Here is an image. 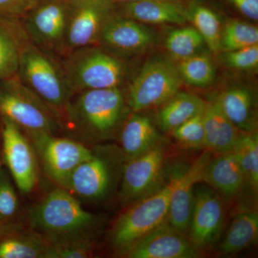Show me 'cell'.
Wrapping results in <instances>:
<instances>
[{
    "label": "cell",
    "mask_w": 258,
    "mask_h": 258,
    "mask_svg": "<svg viewBox=\"0 0 258 258\" xmlns=\"http://www.w3.org/2000/svg\"><path fill=\"white\" fill-rule=\"evenodd\" d=\"M18 76L27 87L55 112L61 123L64 107L74 93L60 62L28 40L22 47Z\"/></svg>",
    "instance_id": "cell-5"
},
{
    "label": "cell",
    "mask_w": 258,
    "mask_h": 258,
    "mask_svg": "<svg viewBox=\"0 0 258 258\" xmlns=\"http://www.w3.org/2000/svg\"><path fill=\"white\" fill-rule=\"evenodd\" d=\"M121 12L122 16L142 24H184L187 21L186 8L175 0H144L123 3Z\"/></svg>",
    "instance_id": "cell-21"
},
{
    "label": "cell",
    "mask_w": 258,
    "mask_h": 258,
    "mask_svg": "<svg viewBox=\"0 0 258 258\" xmlns=\"http://www.w3.org/2000/svg\"><path fill=\"white\" fill-rule=\"evenodd\" d=\"M2 149L1 147H0V173H1L2 169H1V158H2Z\"/></svg>",
    "instance_id": "cell-41"
},
{
    "label": "cell",
    "mask_w": 258,
    "mask_h": 258,
    "mask_svg": "<svg viewBox=\"0 0 258 258\" xmlns=\"http://www.w3.org/2000/svg\"><path fill=\"white\" fill-rule=\"evenodd\" d=\"M258 44V28L240 20H230L222 30L221 50H239Z\"/></svg>",
    "instance_id": "cell-32"
},
{
    "label": "cell",
    "mask_w": 258,
    "mask_h": 258,
    "mask_svg": "<svg viewBox=\"0 0 258 258\" xmlns=\"http://www.w3.org/2000/svg\"><path fill=\"white\" fill-rule=\"evenodd\" d=\"M131 112L121 88L86 90L71 97L61 124L67 137L93 147L118 140Z\"/></svg>",
    "instance_id": "cell-1"
},
{
    "label": "cell",
    "mask_w": 258,
    "mask_h": 258,
    "mask_svg": "<svg viewBox=\"0 0 258 258\" xmlns=\"http://www.w3.org/2000/svg\"><path fill=\"white\" fill-rule=\"evenodd\" d=\"M28 40L22 24L0 18V83L18 76L22 47Z\"/></svg>",
    "instance_id": "cell-23"
},
{
    "label": "cell",
    "mask_w": 258,
    "mask_h": 258,
    "mask_svg": "<svg viewBox=\"0 0 258 258\" xmlns=\"http://www.w3.org/2000/svg\"><path fill=\"white\" fill-rule=\"evenodd\" d=\"M203 111L171 131L173 137L181 146L190 149L206 148Z\"/></svg>",
    "instance_id": "cell-33"
},
{
    "label": "cell",
    "mask_w": 258,
    "mask_h": 258,
    "mask_svg": "<svg viewBox=\"0 0 258 258\" xmlns=\"http://www.w3.org/2000/svg\"><path fill=\"white\" fill-rule=\"evenodd\" d=\"M126 161L119 146L101 144L73 171L64 188L82 203H100L118 189Z\"/></svg>",
    "instance_id": "cell-2"
},
{
    "label": "cell",
    "mask_w": 258,
    "mask_h": 258,
    "mask_svg": "<svg viewBox=\"0 0 258 258\" xmlns=\"http://www.w3.org/2000/svg\"><path fill=\"white\" fill-rule=\"evenodd\" d=\"M166 150L163 142L133 159L125 161L118 188L122 207L145 198L166 182Z\"/></svg>",
    "instance_id": "cell-11"
},
{
    "label": "cell",
    "mask_w": 258,
    "mask_h": 258,
    "mask_svg": "<svg viewBox=\"0 0 258 258\" xmlns=\"http://www.w3.org/2000/svg\"><path fill=\"white\" fill-rule=\"evenodd\" d=\"M60 64L74 94L86 90L121 88L128 74L123 59L98 45L64 54Z\"/></svg>",
    "instance_id": "cell-4"
},
{
    "label": "cell",
    "mask_w": 258,
    "mask_h": 258,
    "mask_svg": "<svg viewBox=\"0 0 258 258\" xmlns=\"http://www.w3.org/2000/svg\"><path fill=\"white\" fill-rule=\"evenodd\" d=\"M37 2L38 0H0V18L25 16Z\"/></svg>",
    "instance_id": "cell-36"
},
{
    "label": "cell",
    "mask_w": 258,
    "mask_h": 258,
    "mask_svg": "<svg viewBox=\"0 0 258 258\" xmlns=\"http://www.w3.org/2000/svg\"><path fill=\"white\" fill-rule=\"evenodd\" d=\"M239 12L250 20H258V0H227Z\"/></svg>",
    "instance_id": "cell-37"
},
{
    "label": "cell",
    "mask_w": 258,
    "mask_h": 258,
    "mask_svg": "<svg viewBox=\"0 0 258 258\" xmlns=\"http://www.w3.org/2000/svg\"><path fill=\"white\" fill-rule=\"evenodd\" d=\"M212 100L240 132L248 133L257 131V98L248 86L232 85L220 91Z\"/></svg>",
    "instance_id": "cell-18"
},
{
    "label": "cell",
    "mask_w": 258,
    "mask_h": 258,
    "mask_svg": "<svg viewBox=\"0 0 258 258\" xmlns=\"http://www.w3.org/2000/svg\"><path fill=\"white\" fill-rule=\"evenodd\" d=\"M258 214L243 211L236 215L220 246L222 254L238 253L248 248L257 240Z\"/></svg>",
    "instance_id": "cell-25"
},
{
    "label": "cell",
    "mask_w": 258,
    "mask_h": 258,
    "mask_svg": "<svg viewBox=\"0 0 258 258\" xmlns=\"http://www.w3.org/2000/svg\"><path fill=\"white\" fill-rule=\"evenodd\" d=\"M183 82L197 88L210 86L216 77L215 63L208 54L199 52L176 66Z\"/></svg>",
    "instance_id": "cell-30"
},
{
    "label": "cell",
    "mask_w": 258,
    "mask_h": 258,
    "mask_svg": "<svg viewBox=\"0 0 258 258\" xmlns=\"http://www.w3.org/2000/svg\"><path fill=\"white\" fill-rule=\"evenodd\" d=\"M154 32L132 19L111 15L102 30L98 45L120 58L142 53L154 45Z\"/></svg>",
    "instance_id": "cell-16"
},
{
    "label": "cell",
    "mask_w": 258,
    "mask_h": 258,
    "mask_svg": "<svg viewBox=\"0 0 258 258\" xmlns=\"http://www.w3.org/2000/svg\"><path fill=\"white\" fill-rule=\"evenodd\" d=\"M71 10L67 0L37 2L22 23L29 40L49 53L63 54Z\"/></svg>",
    "instance_id": "cell-10"
},
{
    "label": "cell",
    "mask_w": 258,
    "mask_h": 258,
    "mask_svg": "<svg viewBox=\"0 0 258 258\" xmlns=\"http://www.w3.org/2000/svg\"><path fill=\"white\" fill-rule=\"evenodd\" d=\"M233 152L248 185L254 193L258 189V135L255 132H241Z\"/></svg>",
    "instance_id": "cell-29"
},
{
    "label": "cell",
    "mask_w": 258,
    "mask_h": 258,
    "mask_svg": "<svg viewBox=\"0 0 258 258\" xmlns=\"http://www.w3.org/2000/svg\"><path fill=\"white\" fill-rule=\"evenodd\" d=\"M106 2L109 3L110 4H113V3H135V2L144 1V0H106Z\"/></svg>",
    "instance_id": "cell-39"
},
{
    "label": "cell",
    "mask_w": 258,
    "mask_h": 258,
    "mask_svg": "<svg viewBox=\"0 0 258 258\" xmlns=\"http://www.w3.org/2000/svg\"><path fill=\"white\" fill-rule=\"evenodd\" d=\"M23 227H25L21 222L13 221L5 222L4 225L0 227V240L5 236L10 235V234L13 233V232L20 230V229L23 228Z\"/></svg>",
    "instance_id": "cell-38"
},
{
    "label": "cell",
    "mask_w": 258,
    "mask_h": 258,
    "mask_svg": "<svg viewBox=\"0 0 258 258\" xmlns=\"http://www.w3.org/2000/svg\"><path fill=\"white\" fill-rule=\"evenodd\" d=\"M19 200L9 176L0 173V221L10 222L19 211Z\"/></svg>",
    "instance_id": "cell-34"
},
{
    "label": "cell",
    "mask_w": 258,
    "mask_h": 258,
    "mask_svg": "<svg viewBox=\"0 0 258 258\" xmlns=\"http://www.w3.org/2000/svg\"><path fill=\"white\" fill-rule=\"evenodd\" d=\"M1 123L3 159L20 192L29 195L36 187L40 176L36 154L18 125L5 117H1Z\"/></svg>",
    "instance_id": "cell-12"
},
{
    "label": "cell",
    "mask_w": 258,
    "mask_h": 258,
    "mask_svg": "<svg viewBox=\"0 0 258 258\" xmlns=\"http://www.w3.org/2000/svg\"><path fill=\"white\" fill-rule=\"evenodd\" d=\"M118 140L126 160L149 152L162 142L152 120L141 112H131L120 129Z\"/></svg>",
    "instance_id": "cell-20"
},
{
    "label": "cell",
    "mask_w": 258,
    "mask_h": 258,
    "mask_svg": "<svg viewBox=\"0 0 258 258\" xmlns=\"http://www.w3.org/2000/svg\"><path fill=\"white\" fill-rule=\"evenodd\" d=\"M45 258H87L92 257L95 232L45 237Z\"/></svg>",
    "instance_id": "cell-27"
},
{
    "label": "cell",
    "mask_w": 258,
    "mask_h": 258,
    "mask_svg": "<svg viewBox=\"0 0 258 258\" xmlns=\"http://www.w3.org/2000/svg\"><path fill=\"white\" fill-rule=\"evenodd\" d=\"M206 101L193 93L179 91L161 105L156 114L158 126L169 132L203 111Z\"/></svg>",
    "instance_id": "cell-24"
},
{
    "label": "cell",
    "mask_w": 258,
    "mask_h": 258,
    "mask_svg": "<svg viewBox=\"0 0 258 258\" xmlns=\"http://www.w3.org/2000/svg\"><path fill=\"white\" fill-rule=\"evenodd\" d=\"M211 159V153L207 151L186 169H177L171 174L173 184L169 199L168 222L183 233H187L195 186L201 182L204 171Z\"/></svg>",
    "instance_id": "cell-15"
},
{
    "label": "cell",
    "mask_w": 258,
    "mask_h": 258,
    "mask_svg": "<svg viewBox=\"0 0 258 258\" xmlns=\"http://www.w3.org/2000/svg\"><path fill=\"white\" fill-rule=\"evenodd\" d=\"M25 134L31 142L42 170L60 187L64 186L75 169L92 154V147L69 137H57L47 132Z\"/></svg>",
    "instance_id": "cell-9"
},
{
    "label": "cell",
    "mask_w": 258,
    "mask_h": 258,
    "mask_svg": "<svg viewBox=\"0 0 258 258\" xmlns=\"http://www.w3.org/2000/svg\"><path fill=\"white\" fill-rule=\"evenodd\" d=\"M202 181L227 200L237 196L246 185L243 171L233 151L212 157Z\"/></svg>",
    "instance_id": "cell-19"
},
{
    "label": "cell",
    "mask_w": 258,
    "mask_h": 258,
    "mask_svg": "<svg viewBox=\"0 0 258 258\" xmlns=\"http://www.w3.org/2000/svg\"><path fill=\"white\" fill-rule=\"evenodd\" d=\"M186 19L203 37L205 45L212 53L221 50L222 25L218 15L210 8L191 4L186 8Z\"/></svg>",
    "instance_id": "cell-28"
},
{
    "label": "cell",
    "mask_w": 258,
    "mask_h": 258,
    "mask_svg": "<svg viewBox=\"0 0 258 258\" xmlns=\"http://www.w3.org/2000/svg\"><path fill=\"white\" fill-rule=\"evenodd\" d=\"M45 237L29 227H23L0 240V258H45Z\"/></svg>",
    "instance_id": "cell-26"
},
{
    "label": "cell",
    "mask_w": 258,
    "mask_h": 258,
    "mask_svg": "<svg viewBox=\"0 0 258 258\" xmlns=\"http://www.w3.org/2000/svg\"><path fill=\"white\" fill-rule=\"evenodd\" d=\"M71 4L63 55L80 47L98 45L102 30L112 15V4L106 0H85Z\"/></svg>",
    "instance_id": "cell-14"
},
{
    "label": "cell",
    "mask_w": 258,
    "mask_h": 258,
    "mask_svg": "<svg viewBox=\"0 0 258 258\" xmlns=\"http://www.w3.org/2000/svg\"><path fill=\"white\" fill-rule=\"evenodd\" d=\"M0 116L9 118L25 133L62 131L58 115L18 76L0 83Z\"/></svg>",
    "instance_id": "cell-7"
},
{
    "label": "cell",
    "mask_w": 258,
    "mask_h": 258,
    "mask_svg": "<svg viewBox=\"0 0 258 258\" xmlns=\"http://www.w3.org/2000/svg\"><path fill=\"white\" fill-rule=\"evenodd\" d=\"M67 1L70 2V3H78V2L85 1V0H67Z\"/></svg>",
    "instance_id": "cell-40"
},
{
    "label": "cell",
    "mask_w": 258,
    "mask_h": 258,
    "mask_svg": "<svg viewBox=\"0 0 258 258\" xmlns=\"http://www.w3.org/2000/svg\"><path fill=\"white\" fill-rule=\"evenodd\" d=\"M5 222H2V221H0V227H1L2 225H4Z\"/></svg>",
    "instance_id": "cell-42"
},
{
    "label": "cell",
    "mask_w": 258,
    "mask_h": 258,
    "mask_svg": "<svg viewBox=\"0 0 258 258\" xmlns=\"http://www.w3.org/2000/svg\"><path fill=\"white\" fill-rule=\"evenodd\" d=\"M205 44L203 37L194 27L173 30L165 40L166 50L179 62L200 52Z\"/></svg>",
    "instance_id": "cell-31"
},
{
    "label": "cell",
    "mask_w": 258,
    "mask_h": 258,
    "mask_svg": "<svg viewBox=\"0 0 258 258\" xmlns=\"http://www.w3.org/2000/svg\"><path fill=\"white\" fill-rule=\"evenodd\" d=\"M29 227L45 237L96 232L97 215L83 208L82 203L64 188L52 190L28 210Z\"/></svg>",
    "instance_id": "cell-3"
},
{
    "label": "cell",
    "mask_w": 258,
    "mask_h": 258,
    "mask_svg": "<svg viewBox=\"0 0 258 258\" xmlns=\"http://www.w3.org/2000/svg\"><path fill=\"white\" fill-rule=\"evenodd\" d=\"M183 81L176 67L161 55L148 60L125 91L132 112L160 107L180 91Z\"/></svg>",
    "instance_id": "cell-8"
},
{
    "label": "cell",
    "mask_w": 258,
    "mask_h": 258,
    "mask_svg": "<svg viewBox=\"0 0 258 258\" xmlns=\"http://www.w3.org/2000/svg\"><path fill=\"white\" fill-rule=\"evenodd\" d=\"M200 249L191 243L186 234L166 222L120 256L128 258L200 257Z\"/></svg>",
    "instance_id": "cell-17"
},
{
    "label": "cell",
    "mask_w": 258,
    "mask_h": 258,
    "mask_svg": "<svg viewBox=\"0 0 258 258\" xmlns=\"http://www.w3.org/2000/svg\"><path fill=\"white\" fill-rule=\"evenodd\" d=\"M203 115L206 148L219 154L232 152L241 132L213 100L206 101Z\"/></svg>",
    "instance_id": "cell-22"
},
{
    "label": "cell",
    "mask_w": 258,
    "mask_h": 258,
    "mask_svg": "<svg viewBox=\"0 0 258 258\" xmlns=\"http://www.w3.org/2000/svg\"><path fill=\"white\" fill-rule=\"evenodd\" d=\"M223 61L227 67L237 71H253L258 67V44L225 52Z\"/></svg>",
    "instance_id": "cell-35"
},
{
    "label": "cell",
    "mask_w": 258,
    "mask_h": 258,
    "mask_svg": "<svg viewBox=\"0 0 258 258\" xmlns=\"http://www.w3.org/2000/svg\"><path fill=\"white\" fill-rule=\"evenodd\" d=\"M172 175L157 191L125 207L110 232V244L118 255L168 222Z\"/></svg>",
    "instance_id": "cell-6"
},
{
    "label": "cell",
    "mask_w": 258,
    "mask_h": 258,
    "mask_svg": "<svg viewBox=\"0 0 258 258\" xmlns=\"http://www.w3.org/2000/svg\"><path fill=\"white\" fill-rule=\"evenodd\" d=\"M225 214L222 197L208 184L198 183L186 233L191 243L202 249L216 242L223 228Z\"/></svg>",
    "instance_id": "cell-13"
}]
</instances>
